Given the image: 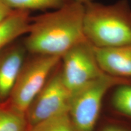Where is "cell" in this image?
Wrapping results in <instances>:
<instances>
[{
    "label": "cell",
    "mask_w": 131,
    "mask_h": 131,
    "mask_svg": "<svg viewBox=\"0 0 131 131\" xmlns=\"http://www.w3.org/2000/svg\"><path fill=\"white\" fill-rule=\"evenodd\" d=\"M12 10H43L55 9L61 6L67 0H2Z\"/></svg>",
    "instance_id": "obj_11"
},
{
    "label": "cell",
    "mask_w": 131,
    "mask_h": 131,
    "mask_svg": "<svg viewBox=\"0 0 131 131\" xmlns=\"http://www.w3.org/2000/svg\"><path fill=\"white\" fill-rule=\"evenodd\" d=\"M122 81L105 73L72 94L69 115L75 131H94L103 98L107 91Z\"/></svg>",
    "instance_id": "obj_4"
},
{
    "label": "cell",
    "mask_w": 131,
    "mask_h": 131,
    "mask_svg": "<svg viewBox=\"0 0 131 131\" xmlns=\"http://www.w3.org/2000/svg\"><path fill=\"white\" fill-rule=\"evenodd\" d=\"M72 93L62 78L60 70L53 72L26 112L30 127L69 112Z\"/></svg>",
    "instance_id": "obj_6"
},
{
    "label": "cell",
    "mask_w": 131,
    "mask_h": 131,
    "mask_svg": "<svg viewBox=\"0 0 131 131\" xmlns=\"http://www.w3.org/2000/svg\"><path fill=\"white\" fill-rule=\"evenodd\" d=\"M27 52L24 42L15 41L0 52V103L9 98Z\"/></svg>",
    "instance_id": "obj_7"
},
{
    "label": "cell",
    "mask_w": 131,
    "mask_h": 131,
    "mask_svg": "<svg viewBox=\"0 0 131 131\" xmlns=\"http://www.w3.org/2000/svg\"><path fill=\"white\" fill-rule=\"evenodd\" d=\"M101 131H130L123 127L117 126H109L104 127Z\"/></svg>",
    "instance_id": "obj_15"
},
{
    "label": "cell",
    "mask_w": 131,
    "mask_h": 131,
    "mask_svg": "<svg viewBox=\"0 0 131 131\" xmlns=\"http://www.w3.org/2000/svg\"><path fill=\"white\" fill-rule=\"evenodd\" d=\"M30 131H75L69 112L47 119L30 127Z\"/></svg>",
    "instance_id": "obj_12"
},
{
    "label": "cell",
    "mask_w": 131,
    "mask_h": 131,
    "mask_svg": "<svg viewBox=\"0 0 131 131\" xmlns=\"http://www.w3.org/2000/svg\"><path fill=\"white\" fill-rule=\"evenodd\" d=\"M61 61L62 78L72 94L106 73L98 64L94 46L87 40L66 52Z\"/></svg>",
    "instance_id": "obj_5"
},
{
    "label": "cell",
    "mask_w": 131,
    "mask_h": 131,
    "mask_svg": "<svg viewBox=\"0 0 131 131\" xmlns=\"http://www.w3.org/2000/svg\"><path fill=\"white\" fill-rule=\"evenodd\" d=\"M83 29L86 40L95 47L131 45V6L127 0L88 3L84 5Z\"/></svg>",
    "instance_id": "obj_2"
},
{
    "label": "cell",
    "mask_w": 131,
    "mask_h": 131,
    "mask_svg": "<svg viewBox=\"0 0 131 131\" xmlns=\"http://www.w3.org/2000/svg\"><path fill=\"white\" fill-rule=\"evenodd\" d=\"M30 12L13 10L0 21V52L23 35H27L32 20Z\"/></svg>",
    "instance_id": "obj_9"
},
{
    "label": "cell",
    "mask_w": 131,
    "mask_h": 131,
    "mask_svg": "<svg viewBox=\"0 0 131 131\" xmlns=\"http://www.w3.org/2000/svg\"><path fill=\"white\" fill-rule=\"evenodd\" d=\"M61 60L60 56L39 54H31L29 58H26L6 102L14 109L26 114Z\"/></svg>",
    "instance_id": "obj_3"
},
{
    "label": "cell",
    "mask_w": 131,
    "mask_h": 131,
    "mask_svg": "<svg viewBox=\"0 0 131 131\" xmlns=\"http://www.w3.org/2000/svg\"><path fill=\"white\" fill-rule=\"evenodd\" d=\"M94 47L98 64L104 73L118 78L131 77V45Z\"/></svg>",
    "instance_id": "obj_8"
},
{
    "label": "cell",
    "mask_w": 131,
    "mask_h": 131,
    "mask_svg": "<svg viewBox=\"0 0 131 131\" xmlns=\"http://www.w3.org/2000/svg\"><path fill=\"white\" fill-rule=\"evenodd\" d=\"M112 102L118 111L131 117V86L119 87L115 92Z\"/></svg>",
    "instance_id": "obj_13"
},
{
    "label": "cell",
    "mask_w": 131,
    "mask_h": 131,
    "mask_svg": "<svg viewBox=\"0 0 131 131\" xmlns=\"http://www.w3.org/2000/svg\"><path fill=\"white\" fill-rule=\"evenodd\" d=\"M12 10L3 2L2 0H0V21L5 18Z\"/></svg>",
    "instance_id": "obj_14"
},
{
    "label": "cell",
    "mask_w": 131,
    "mask_h": 131,
    "mask_svg": "<svg viewBox=\"0 0 131 131\" xmlns=\"http://www.w3.org/2000/svg\"><path fill=\"white\" fill-rule=\"evenodd\" d=\"M26 114L12 108L6 102L0 103V131H30Z\"/></svg>",
    "instance_id": "obj_10"
},
{
    "label": "cell",
    "mask_w": 131,
    "mask_h": 131,
    "mask_svg": "<svg viewBox=\"0 0 131 131\" xmlns=\"http://www.w3.org/2000/svg\"><path fill=\"white\" fill-rule=\"evenodd\" d=\"M67 1H73V2H76L80 3L83 5H85L88 3H89L92 2V1H94L95 0H67Z\"/></svg>",
    "instance_id": "obj_16"
},
{
    "label": "cell",
    "mask_w": 131,
    "mask_h": 131,
    "mask_svg": "<svg viewBox=\"0 0 131 131\" xmlns=\"http://www.w3.org/2000/svg\"><path fill=\"white\" fill-rule=\"evenodd\" d=\"M84 5L66 1L57 9L32 17L24 41L30 54L62 57L86 40L83 29Z\"/></svg>",
    "instance_id": "obj_1"
}]
</instances>
